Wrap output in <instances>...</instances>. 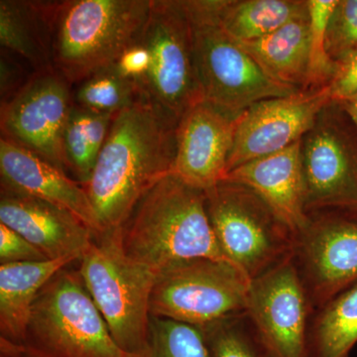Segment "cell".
<instances>
[{"instance_id": "obj_1", "label": "cell", "mask_w": 357, "mask_h": 357, "mask_svg": "<svg viewBox=\"0 0 357 357\" xmlns=\"http://www.w3.org/2000/svg\"><path fill=\"white\" fill-rule=\"evenodd\" d=\"M178 123L144 96L115 115L84 185L98 234L121 227L143 196L173 172Z\"/></svg>"}, {"instance_id": "obj_2", "label": "cell", "mask_w": 357, "mask_h": 357, "mask_svg": "<svg viewBox=\"0 0 357 357\" xmlns=\"http://www.w3.org/2000/svg\"><path fill=\"white\" fill-rule=\"evenodd\" d=\"M119 230L126 255L157 274L197 258L227 261L211 227L206 192L173 173L143 196Z\"/></svg>"}, {"instance_id": "obj_3", "label": "cell", "mask_w": 357, "mask_h": 357, "mask_svg": "<svg viewBox=\"0 0 357 357\" xmlns=\"http://www.w3.org/2000/svg\"><path fill=\"white\" fill-rule=\"evenodd\" d=\"M151 0L54 2L52 66L70 84L81 83L142 39Z\"/></svg>"}, {"instance_id": "obj_4", "label": "cell", "mask_w": 357, "mask_h": 357, "mask_svg": "<svg viewBox=\"0 0 357 357\" xmlns=\"http://www.w3.org/2000/svg\"><path fill=\"white\" fill-rule=\"evenodd\" d=\"M119 229L95 236L79 271L115 342L129 354L144 356L157 273L126 255Z\"/></svg>"}, {"instance_id": "obj_5", "label": "cell", "mask_w": 357, "mask_h": 357, "mask_svg": "<svg viewBox=\"0 0 357 357\" xmlns=\"http://www.w3.org/2000/svg\"><path fill=\"white\" fill-rule=\"evenodd\" d=\"M191 20L195 65L204 102L239 117L255 103L301 89L265 74L218 21L215 0H185Z\"/></svg>"}, {"instance_id": "obj_6", "label": "cell", "mask_w": 357, "mask_h": 357, "mask_svg": "<svg viewBox=\"0 0 357 357\" xmlns=\"http://www.w3.org/2000/svg\"><path fill=\"white\" fill-rule=\"evenodd\" d=\"M63 268L40 291L26 333L30 357H142L122 351L79 269Z\"/></svg>"}, {"instance_id": "obj_7", "label": "cell", "mask_w": 357, "mask_h": 357, "mask_svg": "<svg viewBox=\"0 0 357 357\" xmlns=\"http://www.w3.org/2000/svg\"><path fill=\"white\" fill-rule=\"evenodd\" d=\"M204 192L220 250L249 281L292 258L295 234L252 190L222 181Z\"/></svg>"}, {"instance_id": "obj_8", "label": "cell", "mask_w": 357, "mask_h": 357, "mask_svg": "<svg viewBox=\"0 0 357 357\" xmlns=\"http://www.w3.org/2000/svg\"><path fill=\"white\" fill-rule=\"evenodd\" d=\"M250 281L225 260L197 258L157 274L151 317L202 326L245 312Z\"/></svg>"}, {"instance_id": "obj_9", "label": "cell", "mask_w": 357, "mask_h": 357, "mask_svg": "<svg viewBox=\"0 0 357 357\" xmlns=\"http://www.w3.org/2000/svg\"><path fill=\"white\" fill-rule=\"evenodd\" d=\"M142 42L150 54V68L141 93L178 121L204 100L185 0H151Z\"/></svg>"}, {"instance_id": "obj_10", "label": "cell", "mask_w": 357, "mask_h": 357, "mask_svg": "<svg viewBox=\"0 0 357 357\" xmlns=\"http://www.w3.org/2000/svg\"><path fill=\"white\" fill-rule=\"evenodd\" d=\"M301 158L307 215L357 211V128L340 102L319 112L301 139Z\"/></svg>"}, {"instance_id": "obj_11", "label": "cell", "mask_w": 357, "mask_h": 357, "mask_svg": "<svg viewBox=\"0 0 357 357\" xmlns=\"http://www.w3.org/2000/svg\"><path fill=\"white\" fill-rule=\"evenodd\" d=\"M292 260L312 310L357 282V211L307 215L296 234Z\"/></svg>"}, {"instance_id": "obj_12", "label": "cell", "mask_w": 357, "mask_h": 357, "mask_svg": "<svg viewBox=\"0 0 357 357\" xmlns=\"http://www.w3.org/2000/svg\"><path fill=\"white\" fill-rule=\"evenodd\" d=\"M69 84L54 68L38 70L13 98L1 103L0 116L2 138L64 172L63 137L74 105Z\"/></svg>"}, {"instance_id": "obj_13", "label": "cell", "mask_w": 357, "mask_h": 357, "mask_svg": "<svg viewBox=\"0 0 357 357\" xmlns=\"http://www.w3.org/2000/svg\"><path fill=\"white\" fill-rule=\"evenodd\" d=\"M312 312L292 258L250 281L244 314L268 356L307 357Z\"/></svg>"}, {"instance_id": "obj_14", "label": "cell", "mask_w": 357, "mask_h": 357, "mask_svg": "<svg viewBox=\"0 0 357 357\" xmlns=\"http://www.w3.org/2000/svg\"><path fill=\"white\" fill-rule=\"evenodd\" d=\"M331 100L328 86L268 98L251 105L237 121L227 174L249 161L280 152L302 139Z\"/></svg>"}, {"instance_id": "obj_15", "label": "cell", "mask_w": 357, "mask_h": 357, "mask_svg": "<svg viewBox=\"0 0 357 357\" xmlns=\"http://www.w3.org/2000/svg\"><path fill=\"white\" fill-rule=\"evenodd\" d=\"M237 121L204 100L188 110L178 123L174 175L203 191L222 182Z\"/></svg>"}, {"instance_id": "obj_16", "label": "cell", "mask_w": 357, "mask_h": 357, "mask_svg": "<svg viewBox=\"0 0 357 357\" xmlns=\"http://www.w3.org/2000/svg\"><path fill=\"white\" fill-rule=\"evenodd\" d=\"M0 223L32 243L49 260H79L96 234L69 211L9 190L0 189Z\"/></svg>"}, {"instance_id": "obj_17", "label": "cell", "mask_w": 357, "mask_h": 357, "mask_svg": "<svg viewBox=\"0 0 357 357\" xmlns=\"http://www.w3.org/2000/svg\"><path fill=\"white\" fill-rule=\"evenodd\" d=\"M1 188L56 204L73 215L98 236L95 211L84 185L70 180L64 171L13 141L0 140Z\"/></svg>"}, {"instance_id": "obj_18", "label": "cell", "mask_w": 357, "mask_h": 357, "mask_svg": "<svg viewBox=\"0 0 357 357\" xmlns=\"http://www.w3.org/2000/svg\"><path fill=\"white\" fill-rule=\"evenodd\" d=\"M222 181L252 190L293 230L295 236L306 225L301 140L280 152L236 167Z\"/></svg>"}, {"instance_id": "obj_19", "label": "cell", "mask_w": 357, "mask_h": 357, "mask_svg": "<svg viewBox=\"0 0 357 357\" xmlns=\"http://www.w3.org/2000/svg\"><path fill=\"white\" fill-rule=\"evenodd\" d=\"M72 258L0 264V340L25 347L35 300L44 286Z\"/></svg>"}, {"instance_id": "obj_20", "label": "cell", "mask_w": 357, "mask_h": 357, "mask_svg": "<svg viewBox=\"0 0 357 357\" xmlns=\"http://www.w3.org/2000/svg\"><path fill=\"white\" fill-rule=\"evenodd\" d=\"M239 44L274 81L301 91L307 89L309 11L261 39Z\"/></svg>"}, {"instance_id": "obj_21", "label": "cell", "mask_w": 357, "mask_h": 357, "mask_svg": "<svg viewBox=\"0 0 357 357\" xmlns=\"http://www.w3.org/2000/svg\"><path fill=\"white\" fill-rule=\"evenodd\" d=\"M54 2L0 1V43L36 72L51 69L50 17Z\"/></svg>"}, {"instance_id": "obj_22", "label": "cell", "mask_w": 357, "mask_h": 357, "mask_svg": "<svg viewBox=\"0 0 357 357\" xmlns=\"http://www.w3.org/2000/svg\"><path fill=\"white\" fill-rule=\"evenodd\" d=\"M218 21L231 38L261 39L307 13V0H215Z\"/></svg>"}, {"instance_id": "obj_23", "label": "cell", "mask_w": 357, "mask_h": 357, "mask_svg": "<svg viewBox=\"0 0 357 357\" xmlns=\"http://www.w3.org/2000/svg\"><path fill=\"white\" fill-rule=\"evenodd\" d=\"M357 344V282L312 314L307 357H349Z\"/></svg>"}, {"instance_id": "obj_24", "label": "cell", "mask_w": 357, "mask_h": 357, "mask_svg": "<svg viewBox=\"0 0 357 357\" xmlns=\"http://www.w3.org/2000/svg\"><path fill=\"white\" fill-rule=\"evenodd\" d=\"M141 96L137 84L124 77L112 64L79 83L73 103L89 112L115 116L139 100Z\"/></svg>"}, {"instance_id": "obj_25", "label": "cell", "mask_w": 357, "mask_h": 357, "mask_svg": "<svg viewBox=\"0 0 357 357\" xmlns=\"http://www.w3.org/2000/svg\"><path fill=\"white\" fill-rule=\"evenodd\" d=\"M199 328L208 357H269L244 312Z\"/></svg>"}, {"instance_id": "obj_26", "label": "cell", "mask_w": 357, "mask_h": 357, "mask_svg": "<svg viewBox=\"0 0 357 357\" xmlns=\"http://www.w3.org/2000/svg\"><path fill=\"white\" fill-rule=\"evenodd\" d=\"M338 0H307L310 17V64L307 89L330 86L337 72L326 52V38L328 22Z\"/></svg>"}, {"instance_id": "obj_27", "label": "cell", "mask_w": 357, "mask_h": 357, "mask_svg": "<svg viewBox=\"0 0 357 357\" xmlns=\"http://www.w3.org/2000/svg\"><path fill=\"white\" fill-rule=\"evenodd\" d=\"M142 357H208V352L198 326L151 317L149 349Z\"/></svg>"}, {"instance_id": "obj_28", "label": "cell", "mask_w": 357, "mask_h": 357, "mask_svg": "<svg viewBox=\"0 0 357 357\" xmlns=\"http://www.w3.org/2000/svg\"><path fill=\"white\" fill-rule=\"evenodd\" d=\"M63 151L66 168H69L82 184H86L95 168L96 157L84 132L82 109L75 105L66 126Z\"/></svg>"}, {"instance_id": "obj_29", "label": "cell", "mask_w": 357, "mask_h": 357, "mask_svg": "<svg viewBox=\"0 0 357 357\" xmlns=\"http://www.w3.org/2000/svg\"><path fill=\"white\" fill-rule=\"evenodd\" d=\"M326 46L335 63L357 50V0H338L328 22Z\"/></svg>"}, {"instance_id": "obj_30", "label": "cell", "mask_w": 357, "mask_h": 357, "mask_svg": "<svg viewBox=\"0 0 357 357\" xmlns=\"http://www.w3.org/2000/svg\"><path fill=\"white\" fill-rule=\"evenodd\" d=\"M49 260L15 230L0 223V264Z\"/></svg>"}, {"instance_id": "obj_31", "label": "cell", "mask_w": 357, "mask_h": 357, "mask_svg": "<svg viewBox=\"0 0 357 357\" xmlns=\"http://www.w3.org/2000/svg\"><path fill=\"white\" fill-rule=\"evenodd\" d=\"M328 86L335 102L357 95V50L338 61L337 74Z\"/></svg>"}, {"instance_id": "obj_32", "label": "cell", "mask_w": 357, "mask_h": 357, "mask_svg": "<svg viewBox=\"0 0 357 357\" xmlns=\"http://www.w3.org/2000/svg\"><path fill=\"white\" fill-rule=\"evenodd\" d=\"M115 66L124 77L137 84L141 91L150 68V54L142 39L124 52Z\"/></svg>"}, {"instance_id": "obj_33", "label": "cell", "mask_w": 357, "mask_h": 357, "mask_svg": "<svg viewBox=\"0 0 357 357\" xmlns=\"http://www.w3.org/2000/svg\"><path fill=\"white\" fill-rule=\"evenodd\" d=\"M1 103L7 102L13 98L22 86L18 82H21L20 67L6 56L1 57Z\"/></svg>"}, {"instance_id": "obj_34", "label": "cell", "mask_w": 357, "mask_h": 357, "mask_svg": "<svg viewBox=\"0 0 357 357\" xmlns=\"http://www.w3.org/2000/svg\"><path fill=\"white\" fill-rule=\"evenodd\" d=\"M338 102L342 105V109L349 115L357 128V95Z\"/></svg>"}, {"instance_id": "obj_35", "label": "cell", "mask_w": 357, "mask_h": 357, "mask_svg": "<svg viewBox=\"0 0 357 357\" xmlns=\"http://www.w3.org/2000/svg\"><path fill=\"white\" fill-rule=\"evenodd\" d=\"M0 357H9V356H0ZM17 357H30V356H17Z\"/></svg>"}]
</instances>
